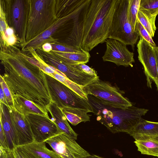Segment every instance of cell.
I'll list each match as a JSON object with an SVG mask.
<instances>
[{
  "mask_svg": "<svg viewBox=\"0 0 158 158\" xmlns=\"http://www.w3.org/2000/svg\"><path fill=\"white\" fill-rule=\"evenodd\" d=\"M0 59L4 71L2 76L12 96L30 100L48 113V107L52 101L44 72L12 48L0 50Z\"/></svg>",
  "mask_w": 158,
  "mask_h": 158,
  "instance_id": "1",
  "label": "cell"
},
{
  "mask_svg": "<svg viewBox=\"0 0 158 158\" xmlns=\"http://www.w3.org/2000/svg\"><path fill=\"white\" fill-rule=\"evenodd\" d=\"M117 0H91L85 19L81 48L89 52L108 38Z\"/></svg>",
  "mask_w": 158,
  "mask_h": 158,
  "instance_id": "2",
  "label": "cell"
},
{
  "mask_svg": "<svg viewBox=\"0 0 158 158\" xmlns=\"http://www.w3.org/2000/svg\"><path fill=\"white\" fill-rule=\"evenodd\" d=\"M90 102L97 120L113 133H127L148 111L132 106L125 108H114L102 104L97 98Z\"/></svg>",
  "mask_w": 158,
  "mask_h": 158,
  "instance_id": "3",
  "label": "cell"
},
{
  "mask_svg": "<svg viewBox=\"0 0 158 158\" xmlns=\"http://www.w3.org/2000/svg\"><path fill=\"white\" fill-rule=\"evenodd\" d=\"M56 3V0H30L25 43L42 34L57 19Z\"/></svg>",
  "mask_w": 158,
  "mask_h": 158,
  "instance_id": "4",
  "label": "cell"
},
{
  "mask_svg": "<svg viewBox=\"0 0 158 158\" xmlns=\"http://www.w3.org/2000/svg\"><path fill=\"white\" fill-rule=\"evenodd\" d=\"M87 2V0H74L72 6L65 15L57 19L47 29L38 36L21 44L22 51L25 52L30 49L36 50L41 48L46 43H52L56 41L52 38L57 32L60 36V41L63 40L71 19Z\"/></svg>",
  "mask_w": 158,
  "mask_h": 158,
  "instance_id": "5",
  "label": "cell"
},
{
  "mask_svg": "<svg viewBox=\"0 0 158 158\" xmlns=\"http://www.w3.org/2000/svg\"><path fill=\"white\" fill-rule=\"evenodd\" d=\"M48 89L52 102L59 108H73L94 113L89 100L82 98L64 84L44 73Z\"/></svg>",
  "mask_w": 158,
  "mask_h": 158,
  "instance_id": "6",
  "label": "cell"
},
{
  "mask_svg": "<svg viewBox=\"0 0 158 158\" xmlns=\"http://www.w3.org/2000/svg\"><path fill=\"white\" fill-rule=\"evenodd\" d=\"M8 26L13 29L21 44L25 43L30 0H0Z\"/></svg>",
  "mask_w": 158,
  "mask_h": 158,
  "instance_id": "7",
  "label": "cell"
},
{
  "mask_svg": "<svg viewBox=\"0 0 158 158\" xmlns=\"http://www.w3.org/2000/svg\"><path fill=\"white\" fill-rule=\"evenodd\" d=\"M129 0H117L108 38L131 45L134 49L139 36L135 31L128 17Z\"/></svg>",
  "mask_w": 158,
  "mask_h": 158,
  "instance_id": "8",
  "label": "cell"
},
{
  "mask_svg": "<svg viewBox=\"0 0 158 158\" xmlns=\"http://www.w3.org/2000/svg\"><path fill=\"white\" fill-rule=\"evenodd\" d=\"M83 89L88 96L92 95L102 104L111 107L125 108L132 106L117 88L99 79Z\"/></svg>",
  "mask_w": 158,
  "mask_h": 158,
  "instance_id": "9",
  "label": "cell"
},
{
  "mask_svg": "<svg viewBox=\"0 0 158 158\" xmlns=\"http://www.w3.org/2000/svg\"><path fill=\"white\" fill-rule=\"evenodd\" d=\"M35 51L39 57L46 64L58 70L69 79L82 87L91 84L97 79V77L83 73L73 66L65 63L56 56L52 51L46 52L41 48Z\"/></svg>",
  "mask_w": 158,
  "mask_h": 158,
  "instance_id": "10",
  "label": "cell"
},
{
  "mask_svg": "<svg viewBox=\"0 0 158 158\" xmlns=\"http://www.w3.org/2000/svg\"><path fill=\"white\" fill-rule=\"evenodd\" d=\"M25 116L30 125L35 141L45 142L49 139L63 133L49 116L33 113Z\"/></svg>",
  "mask_w": 158,
  "mask_h": 158,
  "instance_id": "11",
  "label": "cell"
},
{
  "mask_svg": "<svg viewBox=\"0 0 158 158\" xmlns=\"http://www.w3.org/2000/svg\"><path fill=\"white\" fill-rule=\"evenodd\" d=\"M75 140L61 133L49 139L45 142L62 158H86L90 156Z\"/></svg>",
  "mask_w": 158,
  "mask_h": 158,
  "instance_id": "12",
  "label": "cell"
},
{
  "mask_svg": "<svg viewBox=\"0 0 158 158\" xmlns=\"http://www.w3.org/2000/svg\"><path fill=\"white\" fill-rule=\"evenodd\" d=\"M106 42V50L102 57L104 61L113 62L118 66L133 67L134 53L128 50L126 45L112 39L109 38Z\"/></svg>",
  "mask_w": 158,
  "mask_h": 158,
  "instance_id": "13",
  "label": "cell"
},
{
  "mask_svg": "<svg viewBox=\"0 0 158 158\" xmlns=\"http://www.w3.org/2000/svg\"><path fill=\"white\" fill-rule=\"evenodd\" d=\"M138 58L143 65L148 87L157 78V65L153 47L141 37L137 44Z\"/></svg>",
  "mask_w": 158,
  "mask_h": 158,
  "instance_id": "14",
  "label": "cell"
},
{
  "mask_svg": "<svg viewBox=\"0 0 158 158\" xmlns=\"http://www.w3.org/2000/svg\"><path fill=\"white\" fill-rule=\"evenodd\" d=\"M12 123L16 134L19 146L31 143L35 140L29 123L24 115L14 107H9Z\"/></svg>",
  "mask_w": 158,
  "mask_h": 158,
  "instance_id": "15",
  "label": "cell"
},
{
  "mask_svg": "<svg viewBox=\"0 0 158 158\" xmlns=\"http://www.w3.org/2000/svg\"><path fill=\"white\" fill-rule=\"evenodd\" d=\"M0 124L4 133L8 149L13 150L19 146L18 138L11 121L8 107L0 102Z\"/></svg>",
  "mask_w": 158,
  "mask_h": 158,
  "instance_id": "16",
  "label": "cell"
},
{
  "mask_svg": "<svg viewBox=\"0 0 158 158\" xmlns=\"http://www.w3.org/2000/svg\"><path fill=\"white\" fill-rule=\"evenodd\" d=\"M48 112L52 117L51 119L64 134L76 140L78 134L71 127L63 113L62 110L52 102L48 107Z\"/></svg>",
  "mask_w": 158,
  "mask_h": 158,
  "instance_id": "17",
  "label": "cell"
},
{
  "mask_svg": "<svg viewBox=\"0 0 158 158\" xmlns=\"http://www.w3.org/2000/svg\"><path fill=\"white\" fill-rule=\"evenodd\" d=\"M127 134L134 139L142 136L158 137V122L149 121L141 118Z\"/></svg>",
  "mask_w": 158,
  "mask_h": 158,
  "instance_id": "18",
  "label": "cell"
},
{
  "mask_svg": "<svg viewBox=\"0 0 158 158\" xmlns=\"http://www.w3.org/2000/svg\"><path fill=\"white\" fill-rule=\"evenodd\" d=\"M135 139L138 150L142 154L158 157V137L142 136Z\"/></svg>",
  "mask_w": 158,
  "mask_h": 158,
  "instance_id": "19",
  "label": "cell"
},
{
  "mask_svg": "<svg viewBox=\"0 0 158 158\" xmlns=\"http://www.w3.org/2000/svg\"><path fill=\"white\" fill-rule=\"evenodd\" d=\"M14 108L19 113L26 115L33 113L49 116L48 113L42 110L31 101L19 96H12Z\"/></svg>",
  "mask_w": 158,
  "mask_h": 158,
  "instance_id": "20",
  "label": "cell"
},
{
  "mask_svg": "<svg viewBox=\"0 0 158 158\" xmlns=\"http://www.w3.org/2000/svg\"><path fill=\"white\" fill-rule=\"evenodd\" d=\"M52 51L62 61L70 65L87 63L90 57L89 52L83 50L76 52Z\"/></svg>",
  "mask_w": 158,
  "mask_h": 158,
  "instance_id": "21",
  "label": "cell"
},
{
  "mask_svg": "<svg viewBox=\"0 0 158 158\" xmlns=\"http://www.w3.org/2000/svg\"><path fill=\"white\" fill-rule=\"evenodd\" d=\"M45 143L34 141L22 146L38 158H62L54 151L48 149Z\"/></svg>",
  "mask_w": 158,
  "mask_h": 158,
  "instance_id": "22",
  "label": "cell"
},
{
  "mask_svg": "<svg viewBox=\"0 0 158 158\" xmlns=\"http://www.w3.org/2000/svg\"><path fill=\"white\" fill-rule=\"evenodd\" d=\"M67 120L72 125L76 126L81 122L90 121V117L88 111L83 109L65 108L62 109Z\"/></svg>",
  "mask_w": 158,
  "mask_h": 158,
  "instance_id": "23",
  "label": "cell"
},
{
  "mask_svg": "<svg viewBox=\"0 0 158 158\" xmlns=\"http://www.w3.org/2000/svg\"><path fill=\"white\" fill-rule=\"evenodd\" d=\"M156 16L141 9H139L137 15V19L152 38L154 37L156 29L155 24Z\"/></svg>",
  "mask_w": 158,
  "mask_h": 158,
  "instance_id": "24",
  "label": "cell"
},
{
  "mask_svg": "<svg viewBox=\"0 0 158 158\" xmlns=\"http://www.w3.org/2000/svg\"><path fill=\"white\" fill-rule=\"evenodd\" d=\"M70 88L82 98L89 100L88 96L85 92L83 87L77 85L66 77L57 73L49 75Z\"/></svg>",
  "mask_w": 158,
  "mask_h": 158,
  "instance_id": "25",
  "label": "cell"
},
{
  "mask_svg": "<svg viewBox=\"0 0 158 158\" xmlns=\"http://www.w3.org/2000/svg\"><path fill=\"white\" fill-rule=\"evenodd\" d=\"M140 2V0H129L128 17L132 28L135 32L137 15L139 9Z\"/></svg>",
  "mask_w": 158,
  "mask_h": 158,
  "instance_id": "26",
  "label": "cell"
},
{
  "mask_svg": "<svg viewBox=\"0 0 158 158\" xmlns=\"http://www.w3.org/2000/svg\"><path fill=\"white\" fill-rule=\"evenodd\" d=\"M139 9L145 10L151 14L158 15V0H140Z\"/></svg>",
  "mask_w": 158,
  "mask_h": 158,
  "instance_id": "27",
  "label": "cell"
},
{
  "mask_svg": "<svg viewBox=\"0 0 158 158\" xmlns=\"http://www.w3.org/2000/svg\"><path fill=\"white\" fill-rule=\"evenodd\" d=\"M135 31L139 37H141L149 42L153 47L156 46L151 36L147 30L142 25L139 20L137 19L135 27Z\"/></svg>",
  "mask_w": 158,
  "mask_h": 158,
  "instance_id": "28",
  "label": "cell"
},
{
  "mask_svg": "<svg viewBox=\"0 0 158 158\" xmlns=\"http://www.w3.org/2000/svg\"><path fill=\"white\" fill-rule=\"evenodd\" d=\"M52 46V51L62 52H79L83 49H79L69 46L59 42H55L51 43Z\"/></svg>",
  "mask_w": 158,
  "mask_h": 158,
  "instance_id": "29",
  "label": "cell"
},
{
  "mask_svg": "<svg viewBox=\"0 0 158 158\" xmlns=\"http://www.w3.org/2000/svg\"><path fill=\"white\" fill-rule=\"evenodd\" d=\"M0 86H1L3 90L8 106L9 107H14L12 94L1 75H0Z\"/></svg>",
  "mask_w": 158,
  "mask_h": 158,
  "instance_id": "30",
  "label": "cell"
},
{
  "mask_svg": "<svg viewBox=\"0 0 158 158\" xmlns=\"http://www.w3.org/2000/svg\"><path fill=\"white\" fill-rule=\"evenodd\" d=\"M16 158H38L23 146H18L13 150Z\"/></svg>",
  "mask_w": 158,
  "mask_h": 158,
  "instance_id": "31",
  "label": "cell"
},
{
  "mask_svg": "<svg viewBox=\"0 0 158 158\" xmlns=\"http://www.w3.org/2000/svg\"><path fill=\"white\" fill-rule=\"evenodd\" d=\"M81 71L92 76L98 77L96 71L93 69L85 64H80L72 65Z\"/></svg>",
  "mask_w": 158,
  "mask_h": 158,
  "instance_id": "32",
  "label": "cell"
},
{
  "mask_svg": "<svg viewBox=\"0 0 158 158\" xmlns=\"http://www.w3.org/2000/svg\"><path fill=\"white\" fill-rule=\"evenodd\" d=\"M0 8V41H2L4 38L5 31L9 26L6 22L4 13L2 8Z\"/></svg>",
  "mask_w": 158,
  "mask_h": 158,
  "instance_id": "33",
  "label": "cell"
},
{
  "mask_svg": "<svg viewBox=\"0 0 158 158\" xmlns=\"http://www.w3.org/2000/svg\"><path fill=\"white\" fill-rule=\"evenodd\" d=\"M0 146L6 150L8 149L6 138L2 127L0 124Z\"/></svg>",
  "mask_w": 158,
  "mask_h": 158,
  "instance_id": "34",
  "label": "cell"
},
{
  "mask_svg": "<svg viewBox=\"0 0 158 158\" xmlns=\"http://www.w3.org/2000/svg\"><path fill=\"white\" fill-rule=\"evenodd\" d=\"M153 48L156 62L157 72V78L154 82L156 85L157 89L158 90V46H156L153 47Z\"/></svg>",
  "mask_w": 158,
  "mask_h": 158,
  "instance_id": "35",
  "label": "cell"
},
{
  "mask_svg": "<svg viewBox=\"0 0 158 158\" xmlns=\"http://www.w3.org/2000/svg\"><path fill=\"white\" fill-rule=\"evenodd\" d=\"M43 50L46 52H49L52 50V46L51 44L47 42L44 44L41 47Z\"/></svg>",
  "mask_w": 158,
  "mask_h": 158,
  "instance_id": "36",
  "label": "cell"
},
{
  "mask_svg": "<svg viewBox=\"0 0 158 158\" xmlns=\"http://www.w3.org/2000/svg\"><path fill=\"white\" fill-rule=\"evenodd\" d=\"M0 102L8 106L3 90L2 87L1 86L0 89Z\"/></svg>",
  "mask_w": 158,
  "mask_h": 158,
  "instance_id": "37",
  "label": "cell"
},
{
  "mask_svg": "<svg viewBox=\"0 0 158 158\" xmlns=\"http://www.w3.org/2000/svg\"><path fill=\"white\" fill-rule=\"evenodd\" d=\"M6 158H16L14 154V150L9 149L6 150Z\"/></svg>",
  "mask_w": 158,
  "mask_h": 158,
  "instance_id": "38",
  "label": "cell"
},
{
  "mask_svg": "<svg viewBox=\"0 0 158 158\" xmlns=\"http://www.w3.org/2000/svg\"><path fill=\"white\" fill-rule=\"evenodd\" d=\"M0 158H6V150L0 146Z\"/></svg>",
  "mask_w": 158,
  "mask_h": 158,
  "instance_id": "39",
  "label": "cell"
},
{
  "mask_svg": "<svg viewBox=\"0 0 158 158\" xmlns=\"http://www.w3.org/2000/svg\"><path fill=\"white\" fill-rule=\"evenodd\" d=\"M86 158H104L98 156H97L95 155H90L89 157Z\"/></svg>",
  "mask_w": 158,
  "mask_h": 158,
  "instance_id": "40",
  "label": "cell"
}]
</instances>
